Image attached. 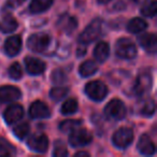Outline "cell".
I'll use <instances>...</instances> for the list:
<instances>
[{"label":"cell","mask_w":157,"mask_h":157,"mask_svg":"<svg viewBox=\"0 0 157 157\" xmlns=\"http://www.w3.org/2000/svg\"><path fill=\"white\" fill-rule=\"evenodd\" d=\"M24 115V109L20 105H12L6 109L3 113V117L8 125H12L18 122Z\"/></svg>","instance_id":"obj_10"},{"label":"cell","mask_w":157,"mask_h":157,"mask_svg":"<svg viewBox=\"0 0 157 157\" xmlns=\"http://www.w3.org/2000/svg\"><path fill=\"white\" fill-rule=\"evenodd\" d=\"M67 75L66 73L63 71L61 69H56L55 71H53L52 73V81L53 83H56V84H63L67 82Z\"/></svg>","instance_id":"obj_31"},{"label":"cell","mask_w":157,"mask_h":157,"mask_svg":"<svg viewBox=\"0 0 157 157\" xmlns=\"http://www.w3.org/2000/svg\"><path fill=\"white\" fill-rule=\"evenodd\" d=\"M51 43V38L48 35L43 33H35L27 41V46L29 50L36 53H42L50 46Z\"/></svg>","instance_id":"obj_3"},{"label":"cell","mask_w":157,"mask_h":157,"mask_svg":"<svg viewBox=\"0 0 157 157\" xmlns=\"http://www.w3.org/2000/svg\"><path fill=\"white\" fill-rule=\"evenodd\" d=\"M140 45L150 54L157 52V38L155 33H144L138 38Z\"/></svg>","instance_id":"obj_13"},{"label":"cell","mask_w":157,"mask_h":157,"mask_svg":"<svg viewBox=\"0 0 157 157\" xmlns=\"http://www.w3.org/2000/svg\"><path fill=\"white\" fill-rule=\"evenodd\" d=\"M102 26L103 23L100 18L92 21L90 24L82 31V33L78 37V41L82 44H88L97 40L102 33Z\"/></svg>","instance_id":"obj_1"},{"label":"cell","mask_w":157,"mask_h":157,"mask_svg":"<svg viewBox=\"0 0 157 157\" xmlns=\"http://www.w3.org/2000/svg\"><path fill=\"white\" fill-rule=\"evenodd\" d=\"M155 113V103L153 100H148L141 109V114L144 116H152Z\"/></svg>","instance_id":"obj_32"},{"label":"cell","mask_w":157,"mask_h":157,"mask_svg":"<svg viewBox=\"0 0 157 157\" xmlns=\"http://www.w3.org/2000/svg\"><path fill=\"white\" fill-rule=\"evenodd\" d=\"M74 156L75 157H88L90 154H88L87 152H78V153H75Z\"/></svg>","instance_id":"obj_33"},{"label":"cell","mask_w":157,"mask_h":157,"mask_svg":"<svg viewBox=\"0 0 157 157\" xmlns=\"http://www.w3.org/2000/svg\"><path fill=\"white\" fill-rule=\"evenodd\" d=\"M85 93L93 100L101 101L108 95V88L101 81H92L85 86Z\"/></svg>","instance_id":"obj_5"},{"label":"cell","mask_w":157,"mask_h":157,"mask_svg":"<svg viewBox=\"0 0 157 157\" xmlns=\"http://www.w3.org/2000/svg\"><path fill=\"white\" fill-rule=\"evenodd\" d=\"M97 71H98V66L93 60L84 61L81 65V67H80V69H78V72L83 78H88V76L94 75Z\"/></svg>","instance_id":"obj_20"},{"label":"cell","mask_w":157,"mask_h":157,"mask_svg":"<svg viewBox=\"0 0 157 157\" xmlns=\"http://www.w3.org/2000/svg\"><path fill=\"white\" fill-rule=\"evenodd\" d=\"M69 93L67 87H53L50 92V97L55 101H59L66 97Z\"/></svg>","instance_id":"obj_28"},{"label":"cell","mask_w":157,"mask_h":157,"mask_svg":"<svg viewBox=\"0 0 157 157\" xmlns=\"http://www.w3.org/2000/svg\"><path fill=\"white\" fill-rule=\"evenodd\" d=\"M16 153L13 144L10 143L5 138H0V154L5 156H12Z\"/></svg>","instance_id":"obj_25"},{"label":"cell","mask_w":157,"mask_h":157,"mask_svg":"<svg viewBox=\"0 0 157 157\" xmlns=\"http://www.w3.org/2000/svg\"><path fill=\"white\" fill-rule=\"evenodd\" d=\"M54 0H33L29 6V11L33 14L42 13L53 5Z\"/></svg>","instance_id":"obj_18"},{"label":"cell","mask_w":157,"mask_h":157,"mask_svg":"<svg viewBox=\"0 0 157 157\" xmlns=\"http://www.w3.org/2000/svg\"><path fill=\"white\" fill-rule=\"evenodd\" d=\"M59 25H60L61 29L65 30L66 33H70L76 28L78 26V22L74 17H68V18H61L60 22H59Z\"/></svg>","instance_id":"obj_26"},{"label":"cell","mask_w":157,"mask_h":157,"mask_svg":"<svg viewBox=\"0 0 157 157\" xmlns=\"http://www.w3.org/2000/svg\"><path fill=\"white\" fill-rule=\"evenodd\" d=\"M22 93L15 86L11 85H5L0 87V102L1 103H8L15 101L21 98Z\"/></svg>","instance_id":"obj_9"},{"label":"cell","mask_w":157,"mask_h":157,"mask_svg":"<svg viewBox=\"0 0 157 157\" xmlns=\"http://www.w3.org/2000/svg\"><path fill=\"white\" fill-rule=\"evenodd\" d=\"M82 122L78 120H66L59 124V129H60L63 132H71L74 129L78 128L81 126Z\"/></svg>","instance_id":"obj_24"},{"label":"cell","mask_w":157,"mask_h":157,"mask_svg":"<svg viewBox=\"0 0 157 157\" xmlns=\"http://www.w3.org/2000/svg\"><path fill=\"white\" fill-rule=\"evenodd\" d=\"M27 145L37 153H45L48 147V139L43 133H37L29 138Z\"/></svg>","instance_id":"obj_8"},{"label":"cell","mask_w":157,"mask_h":157,"mask_svg":"<svg viewBox=\"0 0 157 157\" xmlns=\"http://www.w3.org/2000/svg\"><path fill=\"white\" fill-rule=\"evenodd\" d=\"M25 66H26L27 72L31 75H39L43 73V71L45 70V63L41 59L35 58V57H26Z\"/></svg>","instance_id":"obj_14"},{"label":"cell","mask_w":157,"mask_h":157,"mask_svg":"<svg viewBox=\"0 0 157 157\" xmlns=\"http://www.w3.org/2000/svg\"><path fill=\"white\" fill-rule=\"evenodd\" d=\"M115 53L120 58L132 59L137 56V48L131 40L123 38L117 40L115 44Z\"/></svg>","instance_id":"obj_2"},{"label":"cell","mask_w":157,"mask_h":157,"mask_svg":"<svg viewBox=\"0 0 157 157\" xmlns=\"http://www.w3.org/2000/svg\"><path fill=\"white\" fill-rule=\"evenodd\" d=\"M105 113L108 117L112 120L120 121L126 116V107L123 103V101L118 99H113L105 105Z\"/></svg>","instance_id":"obj_6"},{"label":"cell","mask_w":157,"mask_h":157,"mask_svg":"<svg viewBox=\"0 0 157 157\" xmlns=\"http://www.w3.org/2000/svg\"><path fill=\"white\" fill-rule=\"evenodd\" d=\"M68 155V151L66 148L65 144L60 141L57 140L54 144V151H53V156L55 157H65Z\"/></svg>","instance_id":"obj_29"},{"label":"cell","mask_w":157,"mask_h":157,"mask_svg":"<svg viewBox=\"0 0 157 157\" xmlns=\"http://www.w3.org/2000/svg\"><path fill=\"white\" fill-rule=\"evenodd\" d=\"M17 22L16 20L11 15H6L3 16L2 22H1V25H0V29L2 30V33H10L12 31L16 30L17 28Z\"/></svg>","instance_id":"obj_21"},{"label":"cell","mask_w":157,"mask_h":157,"mask_svg":"<svg viewBox=\"0 0 157 157\" xmlns=\"http://www.w3.org/2000/svg\"><path fill=\"white\" fill-rule=\"evenodd\" d=\"M29 115H30L33 118L43 120V118L50 117L51 111L45 103L38 100V101H35V102L30 105V109H29Z\"/></svg>","instance_id":"obj_12"},{"label":"cell","mask_w":157,"mask_h":157,"mask_svg":"<svg viewBox=\"0 0 157 157\" xmlns=\"http://www.w3.org/2000/svg\"><path fill=\"white\" fill-rule=\"evenodd\" d=\"M78 101H76L75 99L71 98V99L66 100L65 102L63 103L60 111L63 115H69V114L75 113V112L78 111Z\"/></svg>","instance_id":"obj_23"},{"label":"cell","mask_w":157,"mask_h":157,"mask_svg":"<svg viewBox=\"0 0 157 157\" xmlns=\"http://www.w3.org/2000/svg\"><path fill=\"white\" fill-rule=\"evenodd\" d=\"M93 140L92 133L84 128H76L69 136V143L73 147H81L90 144Z\"/></svg>","instance_id":"obj_4"},{"label":"cell","mask_w":157,"mask_h":157,"mask_svg":"<svg viewBox=\"0 0 157 157\" xmlns=\"http://www.w3.org/2000/svg\"><path fill=\"white\" fill-rule=\"evenodd\" d=\"M157 12L156 0H147L143 3L141 8V13L146 17H154Z\"/></svg>","instance_id":"obj_22"},{"label":"cell","mask_w":157,"mask_h":157,"mask_svg":"<svg viewBox=\"0 0 157 157\" xmlns=\"http://www.w3.org/2000/svg\"><path fill=\"white\" fill-rule=\"evenodd\" d=\"M111 0H98V2L99 3H101V5H105V3H108V2H110Z\"/></svg>","instance_id":"obj_34"},{"label":"cell","mask_w":157,"mask_h":157,"mask_svg":"<svg viewBox=\"0 0 157 157\" xmlns=\"http://www.w3.org/2000/svg\"><path fill=\"white\" fill-rule=\"evenodd\" d=\"M23 75L22 67L18 63H14L11 67L9 68V76L13 80H20Z\"/></svg>","instance_id":"obj_30"},{"label":"cell","mask_w":157,"mask_h":157,"mask_svg":"<svg viewBox=\"0 0 157 157\" xmlns=\"http://www.w3.org/2000/svg\"><path fill=\"white\" fill-rule=\"evenodd\" d=\"M22 50V38L20 36H11L5 42L3 51L8 56H16Z\"/></svg>","instance_id":"obj_11"},{"label":"cell","mask_w":157,"mask_h":157,"mask_svg":"<svg viewBox=\"0 0 157 157\" xmlns=\"http://www.w3.org/2000/svg\"><path fill=\"white\" fill-rule=\"evenodd\" d=\"M147 27V23L140 17H135L130 20L127 24V30L131 33H140L144 31Z\"/></svg>","instance_id":"obj_19"},{"label":"cell","mask_w":157,"mask_h":157,"mask_svg":"<svg viewBox=\"0 0 157 157\" xmlns=\"http://www.w3.org/2000/svg\"><path fill=\"white\" fill-rule=\"evenodd\" d=\"M133 140V132L130 128H120L113 135V144L118 148H126Z\"/></svg>","instance_id":"obj_7"},{"label":"cell","mask_w":157,"mask_h":157,"mask_svg":"<svg viewBox=\"0 0 157 157\" xmlns=\"http://www.w3.org/2000/svg\"><path fill=\"white\" fill-rule=\"evenodd\" d=\"M29 130H30L29 125L27 123H22V124H18L17 126L14 127L13 132L16 138H18L20 140H23L28 136Z\"/></svg>","instance_id":"obj_27"},{"label":"cell","mask_w":157,"mask_h":157,"mask_svg":"<svg viewBox=\"0 0 157 157\" xmlns=\"http://www.w3.org/2000/svg\"><path fill=\"white\" fill-rule=\"evenodd\" d=\"M138 150L142 155L151 156L155 153V144L147 135H142L138 142Z\"/></svg>","instance_id":"obj_16"},{"label":"cell","mask_w":157,"mask_h":157,"mask_svg":"<svg viewBox=\"0 0 157 157\" xmlns=\"http://www.w3.org/2000/svg\"><path fill=\"white\" fill-rule=\"evenodd\" d=\"M152 85V80H151V76L148 74H141L139 78H137L135 84V87L133 90L137 95H143L145 93H147L151 88Z\"/></svg>","instance_id":"obj_15"},{"label":"cell","mask_w":157,"mask_h":157,"mask_svg":"<svg viewBox=\"0 0 157 157\" xmlns=\"http://www.w3.org/2000/svg\"><path fill=\"white\" fill-rule=\"evenodd\" d=\"M110 54V46L107 42H99L94 50V56L98 63H105Z\"/></svg>","instance_id":"obj_17"}]
</instances>
